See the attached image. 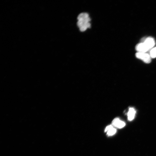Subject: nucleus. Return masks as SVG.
<instances>
[{"label": "nucleus", "mask_w": 156, "mask_h": 156, "mask_svg": "<svg viewBox=\"0 0 156 156\" xmlns=\"http://www.w3.org/2000/svg\"><path fill=\"white\" fill-rule=\"evenodd\" d=\"M136 111L133 108H130L128 113V119L130 121H132L134 118Z\"/></svg>", "instance_id": "7"}, {"label": "nucleus", "mask_w": 156, "mask_h": 156, "mask_svg": "<svg viewBox=\"0 0 156 156\" xmlns=\"http://www.w3.org/2000/svg\"><path fill=\"white\" fill-rule=\"evenodd\" d=\"M141 41L144 43L147 46L150 50L155 45V41L154 39L151 37H149L147 38H143Z\"/></svg>", "instance_id": "3"}, {"label": "nucleus", "mask_w": 156, "mask_h": 156, "mask_svg": "<svg viewBox=\"0 0 156 156\" xmlns=\"http://www.w3.org/2000/svg\"><path fill=\"white\" fill-rule=\"evenodd\" d=\"M77 19L78 21L77 25L81 31L84 32L87 28H91V25L90 22L91 20L88 14H81L78 16Z\"/></svg>", "instance_id": "1"}, {"label": "nucleus", "mask_w": 156, "mask_h": 156, "mask_svg": "<svg viewBox=\"0 0 156 156\" xmlns=\"http://www.w3.org/2000/svg\"><path fill=\"white\" fill-rule=\"evenodd\" d=\"M135 49L138 52L144 53H146L150 50L143 42H142L137 44L136 46Z\"/></svg>", "instance_id": "4"}, {"label": "nucleus", "mask_w": 156, "mask_h": 156, "mask_svg": "<svg viewBox=\"0 0 156 156\" xmlns=\"http://www.w3.org/2000/svg\"><path fill=\"white\" fill-rule=\"evenodd\" d=\"M116 129L114 128L112 125H110L107 126L105 130V132H107V134L109 136L114 135L116 133Z\"/></svg>", "instance_id": "6"}, {"label": "nucleus", "mask_w": 156, "mask_h": 156, "mask_svg": "<svg viewBox=\"0 0 156 156\" xmlns=\"http://www.w3.org/2000/svg\"><path fill=\"white\" fill-rule=\"evenodd\" d=\"M112 125L113 127L121 129L125 126V123L124 122L121 121L119 118H116L113 120Z\"/></svg>", "instance_id": "5"}, {"label": "nucleus", "mask_w": 156, "mask_h": 156, "mask_svg": "<svg viewBox=\"0 0 156 156\" xmlns=\"http://www.w3.org/2000/svg\"><path fill=\"white\" fill-rule=\"evenodd\" d=\"M136 56L146 63H149L151 61V58L150 54L146 53L137 52L136 54Z\"/></svg>", "instance_id": "2"}, {"label": "nucleus", "mask_w": 156, "mask_h": 156, "mask_svg": "<svg viewBox=\"0 0 156 156\" xmlns=\"http://www.w3.org/2000/svg\"><path fill=\"white\" fill-rule=\"evenodd\" d=\"M150 55L151 58H156V47L151 50L150 51Z\"/></svg>", "instance_id": "8"}]
</instances>
